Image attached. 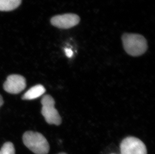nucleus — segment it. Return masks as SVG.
I'll list each match as a JSON object with an SVG mask.
<instances>
[{"label":"nucleus","instance_id":"8","mask_svg":"<svg viewBox=\"0 0 155 154\" xmlns=\"http://www.w3.org/2000/svg\"><path fill=\"white\" fill-rule=\"evenodd\" d=\"M22 0H0V11L9 12L17 9Z\"/></svg>","mask_w":155,"mask_h":154},{"label":"nucleus","instance_id":"2","mask_svg":"<svg viewBox=\"0 0 155 154\" xmlns=\"http://www.w3.org/2000/svg\"><path fill=\"white\" fill-rule=\"evenodd\" d=\"M23 141L26 147L35 154H47L50 146L42 134L33 131H27L23 136Z\"/></svg>","mask_w":155,"mask_h":154},{"label":"nucleus","instance_id":"6","mask_svg":"<svg viewBox=\"0 0 155 154\" xmlns=\"http://www.w3.org/2000/svg\"><path fill=\"white\" fill-rule=\"evenodd\" d=\"M50 22L53 26L59 29H68L78 24L80 18L74 14H66L53 17Z\"/></svg>","mask_w":155,"mask_h":154},{"label":"nucleus","instance_id":"3","mask_svg":"<svg viewBox=\"0 0 155 154\" xmlns=\"http://www.w3.org/2000/svg\"><path fill=\"white\" fill-rule=\"evenodd\" d=\"M42 104L41 114L46 122L50 125H60L62 122L61 117L55 108V102L52 96L45 95L41 101Z\"/></svg>","mask_w":155,"mask_h":154},{"label":"nucleus","instance_id":"12","mask_svg":"<svg viewBox=\"0 0 155 154\" xmlns=\"http://www.w3.org/2000/svg\"><path fill=\"white\" fill-rule=\"evenodd\" d=\"M66 154V153H59V154Z\"/></svg>","mask_w":155,"mask_h":154},{"label":"nucleus","instance_id":"9","mask_svg":"<svg viewBox=\"0 0 155 154\" xmlns=\"http://www.w3.org/2000/svg\"><path fill=\"white\" fill-rule=\"evenodd\" d=\"M0 154H15L13 144L10 142L4 143L0 150Z\"/></svg>","mask_w":155,"mask_h":154},{"label":"nucleus","instance_id":"5","mask_svg":"<svg viewBox=\"0 0 155 154\" xmlns=\"http://www.w3.org/2000/svg\"><path fill=\"white\" fill-rule=\"evenodd\" d=\"M26 87V80L23 76L13 74L8 76L3 85V88L7 93L17 94Z\"/></svg>","mask_w":155,"mask_h":154},{"label":"nucleus","instance_id":"7","mask_svg":"<svg viewBox=\"0 0 155 154\" xmlns=\"http://www.w3.org/2000/svg\"><path fill=\"white\" fill-rule=\"evenodd\" d=\"M45 92L44 86L42 85H37L29 89L22 96V99L24 100H34L43 95Z\"/></svg>","mask_w":155,"mask_h":154},{"label":"nucleus","instance_id":"4","mask_svg":"<svg viewBox=\"0 0 155 154\" xmlns=\"http://www.w3.org/2000/svg\"><path fill=\"white\" fill-rule=\"evenodd\" d=\"M120 154H147L145 144L136 137H126L120 144Z\"/></svg>","mask_w":155,"mask_h":154},{"label":"nucleus","instance_id":"1","mask_svg":"<svg viewBox=\"0 0 155 154\" xmlns=\"http://www.w3.org/2000/svg\"><path fill=\"white\" fill-rule=\"evenodd\" d=\"M121 39L124 50L129 55L140 56L148 49L147 40L142 35L126 33L123 35Z\"/></svg>","mask_w":155,"mask_h":154},{"label":"nucleus","instance_id":"11","mask_svg":"<svg viewBox=\"0 0 155 154\" xmlns=\"http://www.w3.org/2000/svg\"><path fill=\"white\" fill-rule=\"evenodd\" d=\"M4 104V100H3V98L2 96L0 94V107L3 105Z\"/></svg>","mask_w":155,"mask_h":154},{"label":"nucleus","instance_id":"10","mask_svg":"<svg viewBox=\"0 0 155 154\" xmlns=\"http://www.w3.org/2000/svg\"><path fill=\"white\" fill-rule=\"evenodd\" d=\"M65 52L66 55L68 58H71L73 55V52L71 50L69 49H65Z\"/></svg>","mask_w":155,"mask_h":154}]
</instances>
